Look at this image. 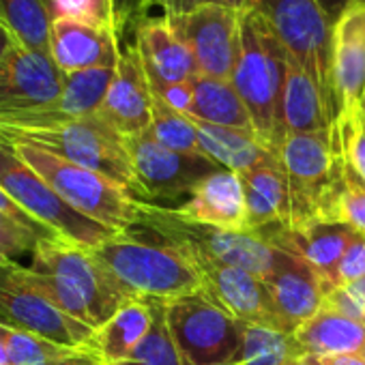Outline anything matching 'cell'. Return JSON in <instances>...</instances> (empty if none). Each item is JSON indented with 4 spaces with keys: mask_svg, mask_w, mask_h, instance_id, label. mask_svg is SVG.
<instances>
[{
    "mask_svg": "<svg viewBox=\"0 0 365 365\" xmlns=\"http://www.w3.org/2000/svg\"><path fill=\"white\" fill-rule=\"evenodd\" d=\"M288 54L267 24L252 11H243L239 56L230 82L243 99L256 138L277 155L282 133V95L286 84Z\"/></svg>",
    "mask_w": 365,
    "mask_h": 365,
    "instance_id": "6da1fadb",
    "label": "cell"
},
{
    "mask_svg": "<svg viewBox=\"0 0 365 365\" xmlns=\"http://www.w3.org/2000/svg\"><path fill=\"white\" fill-rule=\"evenodd\" d=\"M93 254L133 299L168 303L205 290L194 260L159 237L150 241L129 230L95 247Z\"/></svg>",
    "mask_w": 365,
    "mask_h": 365,
    "instance_id": "7a4b0ae2",
    "label": "cell"
},
{
    "mask_svg": "<svg viewBox=\"0 0 365 365\" xmlns=\"http://www.w3.org/2000/svg\"><path fill=\"white\" fill-rule=\"evenodd\" d=\"M0 142L29 144L58 155L71 163L112 178L135 198L144 200L127 140L99 114L58 120L41 127H0Z\"/></svg>",
    "mask_w": 365,
    "mask_h": 365,
    "instance_id": "3957f363",
    "label": "cell"
},
{
    "mask_svg": "<svg viewBox=\"0 0 365 365\" xmlns=\"http://www.w3.org/2000/svg\"><path fill=\"white\" fill-rule=\"evenodd\" d=\"M18 155L78 213L116 232L140 226L146 202L112 178L29 144H11Z\"/></svg>",
    "mask_w": 365,
    "mask_h": 365,
    "instance_id": "277c9868",
    "label": "cell"
},
{
    "mask_svg": "<svg viewBox=\"0 0 365 365\" xmlns=\"http://www.w3.org/2000/svg\"><path fill=\"white\" fill-rule=\"evenodd\" d=\"M250 9L267 24L275 39L303 71L312 76L329 116L339 118L333 82V22L318 0H252Z\"/></svg>",
    "mask_w": 365,
    "mask_h": 365,
    "instance_id": "5b68a950",
    "label": "cell"
},
{
    "mask_svg": "<svg viewBox=\"0 0 365 365\" xmlns=\"http://www.w3.org/2000/svg\"><path fill=\"white\" fill-rule=\"evenodd\" d=\"M140 226L150 235L180 247L187 256L239 267L258 275L260 279L271 273L277 258V250L256 232H235L202 226L150 202H146Z\"/></svg>",
    "mask_w": 365,
    "mask_h": 365,
    "instance_id": "8992f818",
    "label": "cell"
},
{
    "mask_svg": "<svg viewBox=\"0 0 365 365\" xmlns=\"http://www.w3.org/2000/svg\"><path fill=\"white\" fill-rule=\"evenodd\" d=\"M0 187L35 222L86 250L123 235L69 207L7 142H0Z\"/></svg>",
    "mask_w": 365,
    "mask_h": 365,
    "instance_id": "52a82bcc",
    "label": "cell"
},
{
    "mask_svg": "<svg viewBox=\"0 0 365 365\" xmlns=\"http://www.w3.org/2000/svg\"><path fill=\"white\" fill-rule=\"evenodd\" d=\"M165 322L185 365H220L239 356L243 322L205 290L163 303Z\"/></svg>",
    "mask_w": 365,
    "mask_h": 365,
    "instance_id": "ba28073f",
    "label": "cell"
},
{
    "mask_svg": "<svg viewBox=\"0 0 365 365\" xmlns=\"http://www.w3.org/2000/svg\"><path fill=\"white\" fill-rule=\"evenodd\" d=\"M29 267L65 282L86 305L95 331L108 322L127 301H133V297L103 267L93 250L61 237L41 241L33 252Z\"/></svg>",
    "mask_w": 365,
    "mask_h": 365,
    "instance_id": "9c48e42d",
    "label": "cell"
},
{
    "mask_svg": "<svg viewBox=\"0 0 365 365\" xmlns=\"http://www.w3.org/2000/svg\"><path fill=\"white\" fill-rule=\"evenodd\" d=\"M0 322L73 350L91 348L95 335V329L54 307L37 286L31 267L20 262H0Z\"/></svg>",
    "mask_w": 365,
    "mask_h": 365,
    "instance_id": "30bf717a",
    "label": "cell"
},
{
    "mask_svg": "<svg viewBox=\"0 0 365 365\" xmlns=\"http://www.w3.org/2000/svg\"><path fill=\"white\" fill-rule=\"evenodd\" d=\"M125 140L144 202H150V198L192 194L200 180L222 170V165L205 155L165 148L150 135V131Z\"/></svg>",
    "mask_w": 365,
    "mask_h": 365,
    "instance_id": "8fae6325",
    "label": "cell"
},
{
    "mask_svg": "<svg viewBox=\"0 0 365 365\" xmlns=\"http://www.w3.org/2000/svg\"><path fill=\"white\" fill-rule=\"evenodd\" d=\"M168 20L194 54L200 76L220 80L232 78L239 56L243 11L211 5L182 16H168Z\"/></svg>",
    "mask_w": 365,
    "mask_h": 365,
    "instance_id": "7c38bea8",
    "label": "cell"
},
{
    "mask_svg": "<svg viewBox=\"0 0 365 365\" xmlns=\"http://www.w3.org/2000/svg\"><path fill=\"white\" fill-rule=\"evenodd\" d=\"M359 235L361 232L344 222L322 220H312L299 226H275L260 232V237L275 250L309 264L320 277L327 294L339 288V262Z\"/></svg>",
    "mask_w": 365,
    "mask_h": 365,
    "instance_id": "4fadbf2b",
    "label": "cell"
},
{
    "mask_svg": "<svg viewBox=\"0 0 365 365\" xmlns=\"http://www.w3.org/2000/svg\"><path fill=\"white\" fill-rule=\"evenodd\" d=\"M190 258L202 273L205 292L239 322L292 333L279 316L264 279L239 267L222 264L209 258Z\"/></svg>",
    "mask_w": 365,
    "mask_h": 365,
    "instance_id": "5bb4252c",
    "label": "cell"
},
{
    "mask_svg": "<svg viewBox=\"0 0 365 365\" xmlns=\"http://www.w3.org/2000/svg\"><path fill=\"white\" fill-rule=\"evenodd\" d=\"M65 73L48 52L16 46L0 63V114L50 108L63 93Z\"/></svg>",
    "mask_w": 365,
    "mask_h": 365,
    "instance_id": "9a60e30c",
    "label": "cell"
},
{
    "mask_svg": "<svg viewBox=\"0 0 365 365\" xmlns=\"http://www.w3.org/2000/svg\"><path fill=\"white\" fill-rule=\"evenodd\" d=\"M99 116L123 138H133L150 129L153 91L135 46H127L120 52Z\"/></svg>",
    "mask_w": 365,
    "mask_h": 365,
    "instance_id": "2e32d148",
    "label": "cell"
},
{
    "mask_svg": "<svg viewBox=\"0 0 365 365\" xmlns=\"http://www.w3.org/2000/svg\"><path fill=\"white\" fill-rule=\"evenodd\" d=\"M333 82L339 101V116H354L363 112L365 0H354L333 26Z\"/></svg>",
    "mask_w": 365,
    "mask_h": 365,
    "instance_id": "e0dca14e",
    "label": "cell"
},
{
    "mask_svg": "<svg viewBox=\"0 0 365 365\" xmlns=\"http://www.w3.org/2000/svg\"><path fill=\"white\" fill-rule=\"evenodd\" d=\"M135 50L150 91L165 84L190 82L198 76V65L190 48L172 29L168 16L142 18L135 24Z\"/></svg>",
    "mask_w": 365,
    "mask_h": 365,
    "instance_id": "ac0fdd59",
    "label": "cell"
},
{
    "mask_svg": "<svg viewBox=\"0 0 365 365\" xmlns=\"http://www.w3.org/2000/svg\"><path fill=\"white\" fill-rule=\"evenodd\" d=\"M118 35L91 22L58 16L50 29V56L67 76L84 69L116 67L120 58Z\"/></svg>",
    "mask_w": 365,
    "mask_h": 365,
    "instance_id": "d6986e66",
    "label": "cell"
},
{
    "mask_svg": "<svg viewBox=\"0 0 365 365\" xmlns=\"http://www.w3.org/2000/svg\"><path fill=\"white\" fill-rule=\"evenodd\" d=\"M170 211L178 217H185L202 226L250 232L247 202L241 174L226 168L200 180L196 190L190 194V200Z\"/></svg>",
    "mask_w": 365,
    "mask_h": 365,
    "instance_id": "ffe728a7",
    "label": "cell"
},
{
    "mask_svg": "<svg viewBox=\"0 0 365 365\" xmlns=\"http://www.w3.org/2000/svg\"><path fill=\"white\" fill-rule=\"evenodd\" d=\"M262 279L279 316L292 333L318 314L327 297L316 271L301 258L290 256L282 250H277L271 273Z\"/></svg>",
    "mask_w": 365,
    "mask_h": 365,
    "instance_id": "44dd1931",
    "label": "cell"
},
{
    "mask_svg": "<svg viewBox=\"0 0 365 365\" xmlns=\"http://www.w3.org/2000/svg\"><path fill=\"white\" fill-rule=\"evenodd\" d=\"M247 202L250 232H264L292 224V198L286 170L277 155H269L258 165L241 174Z\"/></svg>",
    "mask_w": 365,
    "mask_h": 365,
    "instance_id": "7402d4cb",
    "label": "cell"
},
{
    "mask_svg": "<svg viewBox=\"0 0 365 365\" xmlns=\"http://www.w3.org/2000/svg\"><path fill=\"white\" fill-rule=\"evenodd\" d=\"M294 337L305 354L333 356L365 352V322L329 305H322L314 318L301 324Z\"/></svg>",
    "mask_w": 365,
    "mask_h": 365,
    "instance_id": "603a6c76",
    "label": "cell"
},
{
    "mask_svg": "<svg viewBox=\"0 0 365 365\" xmlns=\"http://www.w3.org/2000/svg\"><path fill=\"white\" fill-rule=\"evenodd\" d=\"M335 123L329 116L320 88L307 71L288 58L286 84L282 95V133L284 140L294 133L329 131Z\"/></svg>",
    "mask_w": 365,
    "mask_h": 365,
    "instance_id": "cb8c5ba5",
    "label": "cell"
},
{
    "mask_svg": "<svg viewBox=\"0 0 365 365\" xmlns=\"http://www.w3.org/2000/svg\"><path fill=\"white\" fill-rule=\"evenodd\" d=\"M153 327V305L144 299L127 301L108 322H103L95 335L91 350H95L106 363L127 361L135 348L144 341Z\"/></svg>",
    "mask_w": 365,
    "mask_h": 365,
    "instance_id": "d4e9b609",
    "label": "cell"
},
{
    "mask_svg": "<svg viewBox=\"0 0 365 365\" xmlns=\"http://www.w3.org/2000/svg\"><path fill=\"white\" fill-rule=\"evenodd\" d=\"M192 88H194V106L190 116L194 120L254 133L250 112L230 80H220L198 73L196 78H192Z\"/></svg>",
    "mask_w": 365,
    "mask_h": 365,
    "instance_id": "484cf974",
    "label": "cell"
},
{
    "mask_svg": "<svg viewBox=\"0 0 365 365\" xmlns=\"http://www.w3.org/2000/svg\"><path fill=\"white\" fill-rule=\"evenodd\" d=\"M196 129H198L202 155L213 159L217 165L232 170L237 174L247 172L250 168L258 165L269 155H273L250 131L209 125L202 120H196Z\"/></svg>",
    "mask_w": 365,
    "mask_h": 365,
    "instance_id": "4316f807",
    "label": "cell"
},
{
    "mask_svg": "<svg viewBox=\"0 0 365 365\" xmlns=\"http://www.w3.org/2000/svg\"><path fill=\"white\" fill-rule=\"evenodd\" d=\"M52 20L50 0H0V24L26 50L50 54Z\"/></svg>",
    "mask_w": 365,
    "mask_h": 365,
    "instance_id": "83f0119b",
    "label": "cell"
},
{
    "mask_svg": "<svg viewBox=\"0 0 365 365\" xmlns=\"http://www.w3.org/2000/svg\"><path fill=\"white\" fill-rule=\"evenodd\" d=\"M150 5V0H52L54 18L69 16L95 26L108 29L118 37L125 33L127 24L138 18Z\"/></svg>",
    "mask_w": 365,
    "mask_h": 365,
    "instance_id": "f1b7e54d",
    "label": "cell"
},
{
    "mask_svg": "<svg viewBox=\"0 0 365 365\" xmlns=\"http://www.w3.org/2000/svg\"><path fill=\"white\" fill-rule=\"evenodd\" d=\"M305 354L294 333L258 324H243V341L237 361L245 365H284L292 356Z\"/></svg>",
    "mask_w": 365,
    "mask_h": 365,
    "instance_id": "f546056e",
    "label": "cell"
},
{
    "mask_svg": "<svg viewBox=\"0 0 365 365\" xmlns=\"http://www.w3.org/2000/svg\"><path fill=\"white\" fill-rule=\"evenodd\" d=\"M148 131L165 148H172L178 153L202 155L196 120L182 112H176L174 108H170L155 95H153V123Z\"/></svg>",
    "mask_w": 365,
    "mask_h": 365,
    "instance_id": "4dcf8cb0",
    "label": "cell"
},
{
    "mask_svg": "<svg viewBox=\"0 0 365 365\" xmlns=\"http://www.w3.org/2000/svg\"><path fill=\"white\" fill-rule=\"evenodd\" d=\"M5 344L11 365H52L54 361L76 352L73 348L61 346L37 333L14 329L5 324Z\"/></svg>",
    "mask_w": 365,
    "mask_h": 365,
    "instance_id": "1f68e13d",
    "label": "cell"
},
{
    "mask_svg": "<svg viewBox=\"0 0 365 365\" xmlns=\"http://www.w3.org/2000/svg\"><path fill=\"white\" fill-rule=\"evenodd\" d=\"M150 305H153V327L144 337V341L135 348L131 359L138 361L140 365H185L168 329L163 303L150 301Z\"/></svg>",
    "mask_w": 365,
    "mask_h": 365,
    "instance_id": "d6a6232c",
    "label": "cell"
},
{
    "mask_svg": "<svg viewBox=\"0 0 365 365\" xmlns=\"http://www.w3.org/2000/svg\"><path fill=\"white\" fill-rule=\"evenodd\" d=\"M46 239L48 237L35 232L18 220L0 213V262H18L26 256L31 258L37 245Z\"/></svg>",
    "mask_w": 365,
    "mask_h": 365,
    "instance_id": "836d02e7",
    "label": "cell"
},
{
    "mask_svg": "<svg viewBox=\"0 0 365 365\" xmlns=\"http://www.w3.org/2000/svg\"><path fill=\"white\" fill-rule=\"evenodd\" d=\"M339 222L365 235V180L344 157V190L339 202Z\"/></svg>",
    "mask_w": 365,
    "mask_h": 365,
    "instance_id": "e575fe53",
    "label": "cell"
},
{
    "mask_svg": "<svg viewBox=\"0 0 365 365\" xmlns=\"http://www.w3.org/2000/svg\"><path fill=\"white\" fill-rule=\"evenodd\" d=\"M335 125L339 129L346 161L365 180V116L363 112L354 116H339Z\"/></svg>",
    "mask_w": 365,
    "mask_h": 365,
    "instance_id": "d590c367",
    "label": "cell"
},
{
    "mask_svg": "<svg viewBox=\"0 0 365 365\" xmlns=\"http://www.w3.org/2000/svg\"><path fill=\"white\" fill-rule=\"evenodd\" d=\"M339 286L359 282L365 277V235H359L354 243L348 247L339 262Z\"/></svg>",
    "mask_w": 365,
    "mask_h": 365,
    "instance_id": "8d00e7d4",
    "label": "cell"
},
{
    "mask_svg": "<svg viewBox=\"0 0 365 365\" xmlns=\"http://www.w3.org/2000/svg\"><path fill=\"white\" fill-rule=\"evenodd\" d=\"M155 3L161 5L163 16H182V14H190L200 7H211V5H222V7L245 11L250 9L252 0H155Z\"/></svg>",
    "mask_w": 365,
    "mask_h": 365,
    "instance_id": "74e56055",
    "label": "cell"
},
{
    "mask_svg": "<svg viewBox=\"0 0 365 365\" xmlns=\"http://www.w3.org/2000/svg\"><path fill=\"white\" fill-rule=\"evenodd\" d=\"M153 95L157 99H161L163 103H168L170 108H174L176 112L187 114L192 112L194 106V88H192V80L190 82H178V84H165L161 88H155Z\"/></svg>",
    "mask_w": 365,
    "mask_h": 365,
    "instance_id": "f35d334b",
    "label": "cell"
},
{
    "mask_svg": "<svg viewBox=\"0 0 365 365\" xmlns=\"http://www.w3.org/2000/svg\"><path fill=\"white\" fill-rule=\"evenodd\" d=\"M0 213H5V215H9V217H14V220H18L20 224H24V226H29V228H33L35 232H39V235H43V237H48V239H58V235L54 232V230H50V228H46V226H41L39 222H35L26 211H22L7 194H5V190L0 187ZM63 239V237H61Z\"/></svg>",
    "mask_w": 365,
    "mask_h": 365,
    "instance_id": "ab89813d",
    "label": "cell"
},
{
    "mask_svg": "<svg viewBox=\"0 0 365 365\" xmlns=\"http://www.w3.org/2000/svg\"><path fill=\"white\" fill-rule=\"evenodd\" d=\"M52 365H106V361L91 348H82V350H76L58 361H54Z\"/></svg>",
    "mask_w": 365,
    "mask_h": 365,
    "instance_id": "60d3db41",
    "label": "cell"
},
{
    "mask_svg": "<svg viewBox=\"0 0 365 365\" xmlns=\"http://www.w3.org/2000/svg\"><path fill=\"white\" fill-rule=\"evenodd\" d=\"M322 5V9L327 11V16L331 18V22L335 24L339 20V16L354 3V0H318Z\"/></svg>",
    "mask_w": 365,
    "mask_h": 365,
    "instance_id": "b9f144b4",
    "label": "cell"
},
{
    "mask_svg": "<svg viewBox=\"0 0 365 365\" xmlns=\"http://www.w3.org/2000/svg\"><path fill=\"white\" fill-rule=\"evenodd\" d=\"M322 365H365L363 354H333V356H320Z\"/></svg>",
    "mask_w": 365,
    "mask_h": 365,
    "instance_id": "7bdbcfd3",
    "label": "cell"
},
{
    "mask_svg": "<svg viewBox=\"0 0 365 365\" xmlns=\"http://www.w3.org/2000/svg\"><path fill=\"white\" fill-rule=\"evenodd\" d=\"M16 46H20L18 41H16V37L0 24V63H3L5 58H7V54L16 48Z\"/></svg>",
    "mask_w": 365,
    "mask_h": 365,
    "instance_id": "ee69618b",
    "label": "cell"
},
{
    "mask_svg": "<svg viewBox=\"0 0 365 365\" xmlns=\"http://www.w3.org/2000/svg\"><path fill=\"white\" fill-rule=\"evenodd\" d=\"M0 365H11L7 344H5V324L3 322H0Z\"/></svg>",
    "mask_w": 365,
    "mask_h": 365,
    "instance_id": "f6af8a7d",
    "label": "cell"
},
{
    "mask_svg": "<svg viewBox=\"0 0 365 365\" xmlns=\"http://www.w3.org/2000/svg\"><path fill=\"white\" fill-rule=\"evenodd\" d=\"M284 365H309V356L307 354H301V356H292L288 359Z\"/></svg>",
    "mask_w": 365,
    "mask_h": 365,
    "instance_id": "bcb514c9",
    "label": "cell"
},
{
    "mask_svg": "<svg viewBox=\"0 0 365 365\" xmlns=\"http://www.w3.org/2000/svg\"><path fill=\"white\" fill-rule=\"evenodd\" d=\"M106 365H140V363L133 359H127V361H116V363H106Z\"/></svg>",
    "mask_w": 365,
    "mask_h": 365,
    "instance_id": "7dc6e473",
    "label": "cell"
},
{
    "mask_svg": "<svg viewBox=\"0 0 365 365\" xmlns=\"http://www.w3.org/2000/svg\"><path fill=\"white\" fill-rule=\"evenodd\" d=\"M309 356V365H322V359L316 356V354H307Z\"/></svg>",
    "mask_w": 365,
    "mask_h": 365,
    "instance_id": "c3c4849f",
    "label": "cell"
},
{
    "mask_svg": "<svg viewBox=\"0 0 365 365\" xmlns=\"http://www.w3.org/2000/svg\"><path fill=\"white\" fill-rule=\"evenodd\" d=\"M220 365H245L243 361H232V363H220Z\"/></svg>",
    "mask_w": 365,
    "mask_h": 365,
    "instance_id": "681fc988",
    "label": "cell"
},
{
    "mask_svg": "<svg viewBox=\"0 0 365 365\" xmlns=\"http://www.w3.org/2000/svg\"><path fill=\"white\" fill-rule=\"evenodd\" d=\"M363 116H365V99H363Z\"/></svg>",
    "mask_w": 365,
    "mask_h": 365,
    "instance_id": "f907efd6",
    "label": "cell"
},
{
    "mask_svg": "<svg viewBox=\"0 0 365 365\" xmlns=\"http://www.w3.org/2000/svg\"><path fill=\"white\" fill-rule=\"evenodd\" d=\"M363 359H365V352H363Z\"/></svg>",
    "mask_w": 365,
    "mask_h": 365,
    "instance_id": "816d5d0a",
    "label": "cell"
},
{
    "mask_svg": "<svg viewBox=\"0 0 365 365\" xmlns=\"http://www.w3.org/2000/svg\"><path fill=\"white\" fill-rule=\"evenodd\" d=\"M50 3H52V0H50Z\"/></svg>",
    "mask_w": 365,
    "mask_h": 365,
    "instance_id": "f5cc1de1",
    "label": "cell"
}]
</instances>
